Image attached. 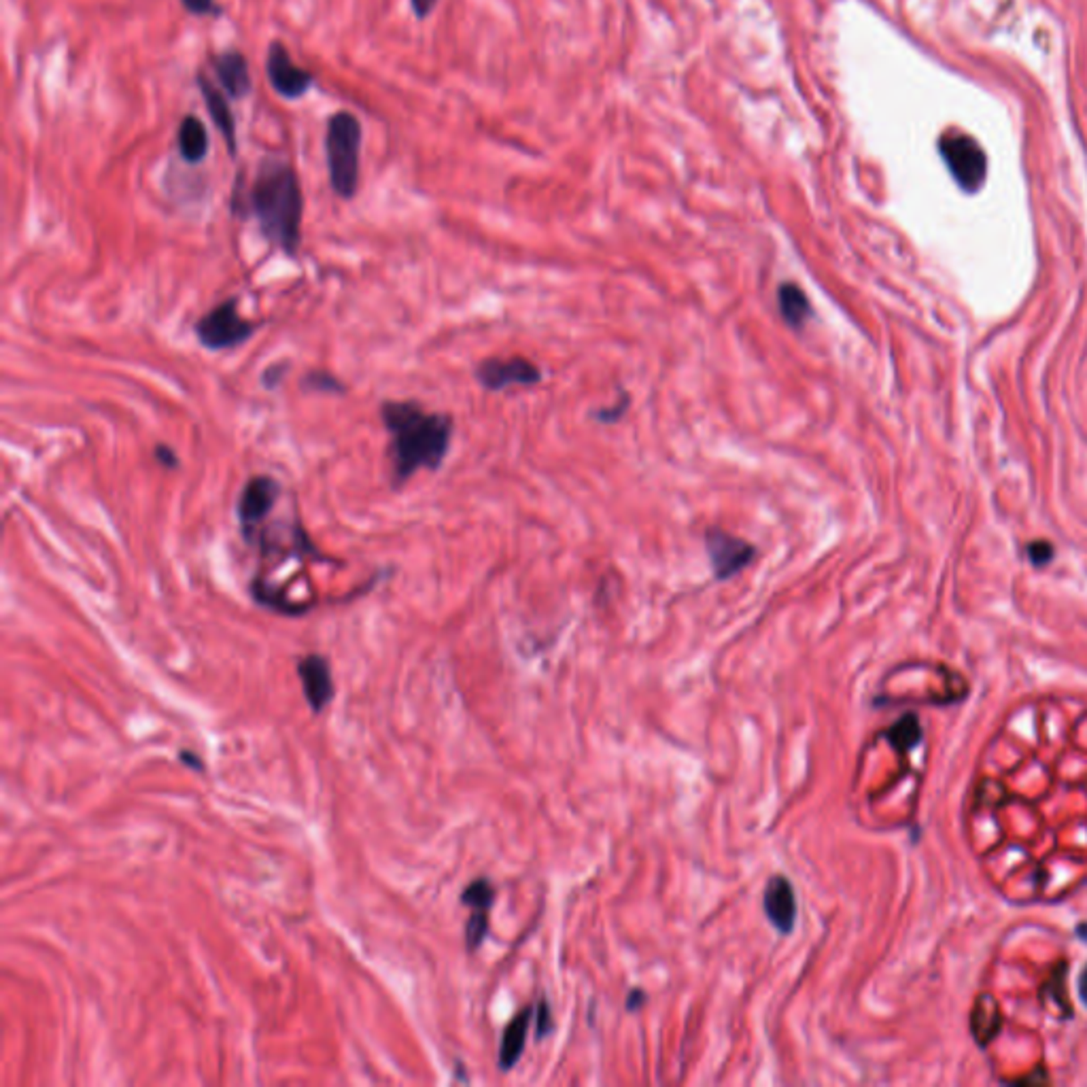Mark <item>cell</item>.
<instances>
[{
  "label": "cell",
  "instance_id": "obj_1",
  "mask_svg": "<svg viewBox=\"0 0 1087 1087\" xmlns=\"http://www.w3.org/2000/svg\"><path fill=\"white\" fill-rule=\"evenodd\" d=\"M234 213L251 215L261 238L287 258L301 244L304 191L298 170L287 157L268 153L258 162L247 191L234 193Z\"/></svg>",
  "mask_w": 1087,
  "mask_h": 1087
},
{
  "label": "cell",
  "instance_id": "obj_2",
  "mask_svg": "<svg viewBox=\"0 0 1087 1087\" xmlns=\"http://www.w3.org/2000/svg\"><path fill=\"white\" fill-rule=\"evenodd\" d=\"M380 419L389 436L391 485L400 488L420 470L437 471L448 457L454 420L431 412L417 400H386Z\"/></svg>",
  "mask_w": 1087,
  "mask_h": 1087
},
{
  "label": "cell",
  "instance_id": "obj_3",
  "mask_svg": "<svg viewBox=\"0 0 1087 1087\" xmlns=\"http://www.w3.org/2000/svg\"><path fill=\"white\" fill-rule=\"evenodd\" d=\"M361 119L351 111H335L327 117L323 149L332 191L340 200H352L360 191L361 176Z\"/></svg>",
  "mask_w": 1087,
  "mask_h": 1087
},
{
  "label": "cell",
  "instance_id": "obj_4",
  "mask_svg": "<svg viewBox=\"0 0 1087 1087\" xmlns=\"http://www.w3.org/2000/svg\"><path fill=\"white\" fill-rule=\"evenodd\" d=\"M255 332H258V326L253 321H247L238 312L236 295L219 301L217 306L204 312L193 326L198 343L213 352L238 349V346L249 343Z\"/></svg>",
  "mask_w": 1087,
  "mask_h": 1087
},
{
  "label": "cell",
  "instance_id": "obj_5",
  "mask_svg": "<svg viewBox=\"0 0 1087 1087\" xmlns=\"http://www.w3.org/2000/svg\"><path fill=\"white\" fill-rule=\"evenodd\" d=\"M938 151L962 190L977 191L983 185L988 174V157L972 136L946 132L938 140Z\"/></svg>",
  "mask_w": 1087,
  "mask_h": 1087
},
{
  "label": "cell",
  "instance_id": "obj_6",
  "mask_svg": "<svg viewBox=\"0 0 1087 1087\" xmlns=\"http://www.w3.org/2000/svg\"><path fill=\"white\" fill-rule=\"evenodd\" d=\"M281 493V482L268 474L251 476L244 482L236 502L238 527H241V536L244 542H249V538H251L253 533L264 525V521L272 514Z\"/></svg>",
  "mask_w": 1087,
  "mask_h": 1087
},
{
  "label": "cell",
  "instance_id": "obj_7",
  "mask_svg": "<svg viewBox=\"0 0 1087 1087\" xmlns=\"http://www.w3.org/2000/svg\"><path fill=\"white\" fill-rule=\"evenodd\" d=\"M266 77L278 98L295 102L304 98L315 85V75L298 66L281 41H270L266 54Z\"/></svg>",
  "mask_w": 1087,
  "mask_h": 1087
},
{
  "label": "cell",
  "instance_id": "obj_8",
  "mask_svg": "<svg viewBox=\"0 0 1087 1087\" xmlns=\"http://www.w3.org/2000/svg\"><path fill=\"white\" fill-rule=\"evenodd\" d=\"M247 544L253 546V548H258L261 556L281 555V556H284V559H289V556H298V559H306V561L309 559L318 561V563L329 561L327 556L321 555V550L312 544L309 531L301 527L300 521H293V525L284 527V529H281V531L261 525L258 531L249 538Z\"/></svg>",
  "mask_w": 1087,
  "mask_h": 1087
},
{
  "label": "cell",
  "instance_id": "obj_9",
  "mask_svg": "<svg viewBox=\"0 0 1087 1087\" xmlns=\"http://www.w3.org/2000/svg\"><path fill=\"white\" fill-rule=\"evenodd\" d=\"M703 542L714 576L718 580H731L756 559V548L748 539L733 536L725 529H708Z\"/></svg>",
  "mask_w": 1087,
  "mask_h": 1087
},
{
  "label": "cell",
  "instance_id": "obj_10",
  "mask_svg": "<svg viewBox=\"0 0 1087 1087\" xmlns=\"http://www.w3.org/2000/svg\"><path fill=\"white\" fill-rule=\"evenodd\" d=\"M478 383L487 391H505L510 386H533L542 383V372L525 357H491L480 361L474 369Z\"/></svg>",
  "mask_w": 1087,
  "mask_h": 1087
},
{
  "label": "cell",
  "instance_id": "obj_11",
  "mask_svg": "<svg viewBox=\"0 0 1087 1087\" xmlns=\"http://www.w3.org/2000/svg\"><path fill=\"white\" fill-rule=\"evenodd\" d=\"M298 675L310 709L315 714H321L335 694L329 661L323 654H306L298 661Z\"/></svg>",
  "mask_w": 1087,
  "mask_h": 1087
},
{
  "label": "cell",
  "instance_id": "obj_12",
  "mask_svg": "<svg viewBox=\"0 0 1087 1087\" xmlns=\"http://www.w3.org/2000/svg\"><path fill=\"white\" fill-rule=\"evenodd\" d=\"M210 64H213L219 88L224 89L227 98L244 100L247 96H251V71H249V62L241 49H225L213 54L210 55Z\"/></svg>",
  "mask_w": 1087,
  "mask_h": 1087
},
{
  "label": "cell",
  "instance_id": "obj_13",
  "mask_svg": "<svg viewBox=\"0 0 1087 1087\" xmlns=\"http://www.w3.org/2000/svg\"><path fill=\"white\" fill-rule=\"evenodd\" d=\"M762 909H765L767 918L777 932L790 935L794 930L796 913H799V903H796L793 881L784 875H773L767 881L765 895H762Z\"/></svg>",
  "mask_w": 1087,
  "mask_h": 1087
},
{
  "label": "cell",
  "instance_id": "obj_14",
  "mask_svg": "<svg viewBox=\"0 0 1087 1087\" xmlns=\"http://www.w3.org/2000/svg\"><path fill=\"white\" fill-rule=\"evenodd\" d=\"M196 83L204 98V106H207L208 117L213 119V126L219 130L221 136H224L230 156L236 157L238 128H236V117H234V113H232V106H230V102H227L225 92L219 88V85H215L213 81H210V79L204 75L202 71L196 75Z\"/></svg>",
  "mask_w": 1087,
  "mask_h": 1087
},
{
  "label": "cell",
  "instance_id": "obj_15",
  "mask_svg": "<svg viewBox=\"0 0 1087 1087\" xmlns=\"http://www.w3.org/2000/svg\"><path fill=\"white\" fill-rule=\"evenodd\" d=\"M176 149H179L181 159H183L185 164H190V166H198V164H202L208 156V130L204 126L202 119L193 115V113L183 115V119H181L179 130H176Z\"/></svg>",
  "mask_w": 1087,
  "mask_h": 1087
},
{
  "label": "cell",
  "instance_id": "obj_16",
  "mask_svg": "<svg viewBox=\"0 0 1087 1087\" xmlns=\"http://www.w3.org/2000/svg\"><path fill=\"white\" fill-rule=\"evenodd\" d=\"M531 1013L533 1009L527 1006V1009L516 1013L508 1026L504 1028L502 1043H499V1068H502V1071H510V1068H514L516 1062L521 1060L522 1049H525L527 1043L529 1023H531Z\"/></svg>",
  "mask_w": 1087,
  "mask_h": 1087
},
{
  "label": "cell",
  "instance_id": "obj_17",
  "mask_svg": "<svg viewBox=\"0 0 1087 1087\" xmlns=\"http://www.w3.org/2000/svg\"><path fill=\"white\" fill-rule=\"evenodd\" d=\"M777 306L782 318L790 327L801 329L811 315L810 298L796 283H784L777 289Z\"/></svg>",
  "mask_w": 1087,
  "mask_h": 1087
},
{
  "label": "cell",
  "instance_id": "obj_18",
  "mask_svg": "<svg viewBox=\"0 0 1087 1087\" xmlns=\"http://www.w3.org/2000/svg\"><path fill=\"white\" fill-rule=\"evenodd\" d=\"M998 1017V1006H996L994 998L986 996V998L977 1000L975 1011H972V1032H975L979 1043H989L996 1037L1000 1028Z\"/></svg>",
  "mask_w": 1087,
  "mask_h": 1087
},
{
  "label": "cell",
  "instance_id": "obj_19",
  "mask_svg": "<svg viewBox=\"0 0 1087 1087\" xmlns=\"http://www.w3.org/2000/svg\"><path fill=\"white\" fill-rule=\"evenodd\" d=\"M301 389L312 391V394H344L346 386L343 380L335 378L327 369H310L306 377H301Z\"/></svg>",
  "mask_w": 1087,
  "mask_h": 1087
},
{
  "label": "cell",
  "instance_id": "obj_20",
  "mask_svg": "<svg viewBox=\"0 0 1087 1087\" xmlns=\"http://www.w3.org/2000/svg\"><path fill=\"white\" fill-rule=\"evenodd\" d=\"M461 903H463L465 907L487 909L488 912L495 903V887L491 886V881L485 878L474 879L463 892H461Z\"/></svg>",
  "mask_w": 1087,
  "mask_h": 1087
},
{
  "label": "cell",
  "instance_id": "obj_21",
  "mask_svg": "<svg viewBox=\"0 0 1087 1087\" xmlns=\"http://www.w3.org/2000/svg\"><path fill=\"white\" fill-rule=\"evenodd\" d=\"M887 739H890L892 743L896 745V748L901 750H912L915 743L920 742L921 733H920V722L915 720V716H904L903 720H898L895 726L887 731Z\"/></svg>",
  "mask_w": 1087,
  "mask_h": 1087
},
{
  "label": "cell",
  "instance_id": "obj_22",
  "mask_svg": "<svg viewBox=\"0 0 1087 1087\" xmlns=\"http://www.w3.org/2000/svg\"><path fill=\"white\" fill-rule=\"evenodd\" d=\"M488 932V912L487 909H471V915L465 924V947L476 952L482 946Z\"/></svg>",
  "mask_w": 1087,
  "mask_h": 1087
},
{
  "label": "cell",
  "instance_id": "obj_23",
  "mask_svg": "<svg viewBox=\"0 0 1087 1087\" xmlns=\"http://www.w3.org/2000/svg\"><path fill=\"white\" fill-rule=\"evenodd\" d=\"M181 4H183V9L193 17H213V20H219V17H224L225 13V9L221 7L217 0H181Z\"/></svg>",
  "mask_w": 1087,
  "mask_h": 1087
},
{
  "label": "cell",
  "instance_id": "obj_24",
  "mask_svg": "<svg viewBox=\"0 0 1087 1087\" xmlns=\"http://www.w3.org/2000/svg\"><path fill=\"white\" fill-rule=\"evenodd\" d=\"M289 372V363L287 361H278L272 363L261 372V385L266 386V389H276V386L283 385L284 377H287Z\"/></svg>",
  "mask_w": 1087,
  "mask_h": 1087
},
{
  "label": "cell",
  "instance_id": "obj_25",
  "mask_svg": "<svg viewBox=\"0 0 1087 1087\" xmlns=\"http://www.w3.org/2000/svg\"><path fill=\"white\" fill-rule=\"evenodd\" d=\"M153 457L159 465H164L166 470H176L181 465L179 454H176L174 448H170L168 444H156V448H153Z\"/></svg>",
  "mask_w": 1087,
  "mask_h": 1087
},
{
  "label": "cell",
  "instance_id": "obj_26",
  "mask_svg": "<svg viewBox=\"0 0 1087 1087\" xmlns=\"http://www.w3.org/2000/svg\"><path fill=\"white\" fill-rule=\"evenodd\" d=\"M550 1020H552V1015H550L548 1005H546L544 1000H542V1003L538 1005V1011H536V1028H538V1037L539 1039H544L546 1034H548L550 1030H552V1022Z\"/></svg>",
  "mask_w": 1087,
  "mask_h": 1087
},
{
  "label": "cell",
  "instance_id": "obj_27",
  "mask_svg": "<svg viewBox=\"0 0 1087 1087\" xmlns=\"http://www.w3.org/2000/svg\"><path fill=\"white\" fill-rule=\"evenodd\" d=\"M437 7V0H410V11H412L414 17L417 20H427L431 13H434V9Z\"/></svg>",
  "mask_w": 1087,
  "mask_h": 1087
},
{
  "label": "cell",
  "instance_id": "obj_28",
  "mask_svg": "<svg viewBox=\"0 0 1087 1087\" xmlns=\"http://www.w3.org/2000/svg\"><path fill=\"white\" fill-rule=\"evenodd\" d=\"M179 760L183 762L185 767H190V769H193V771H204L202 756H198L196 752H191V750H181Z\"/></svg>",
  "mask_w": 1087,
  "mask_h": 1087
},
{
  "label": "cell",
  "instance_id": "obj_29",
  "mask_svg": "<svg viewBox=\"0 0 1087 1087\" xmlns=\"http://www.w3.org/2000/svg\"><path fill=\"white\" fill-rule=\"evenodd\" d=\"M644 1000H646V994L641 992V989H633V992H631V994H629V998H627V1009H629V1011L640 1009V1006H641V1003H644Z\"/></svg>",
  "mask_w": 1087,
  "mask_h": 1087
},
{
  "label": "cell",
  "instance_id": "obj_30",
  "mask_svg": "<svg viewBox=\"0 0 1087 1087\" xmlns=\"http://www.w3.org/2000/svg\"><path fill=\"white\" fill-rule=\"evenodd\" d=\"M1079 994H1081V1000H1083V1003L1087 1005V966H1085V971L1081 972V979H1079Z\"/></svg>",
  "mask_w": 1087,
  "mask_h": 1087
},
{
  "label": "cell",
  "instance_id": "obj_31",
  "mask_svg": "<svg viewBox=\"0 0 1087 1087\" xmlns=\"http://www.w3.org/2000/svg\"><path fill=\"white\" fill-rule=\"evenodd\" d=\"M1077 937L1081 938V941H1085V943H1087V924H1081V926H1079V929H1077Z\"/></svg>",
  "mask_w": 1087,
  "mask_h": 1087
}]
</instances>
